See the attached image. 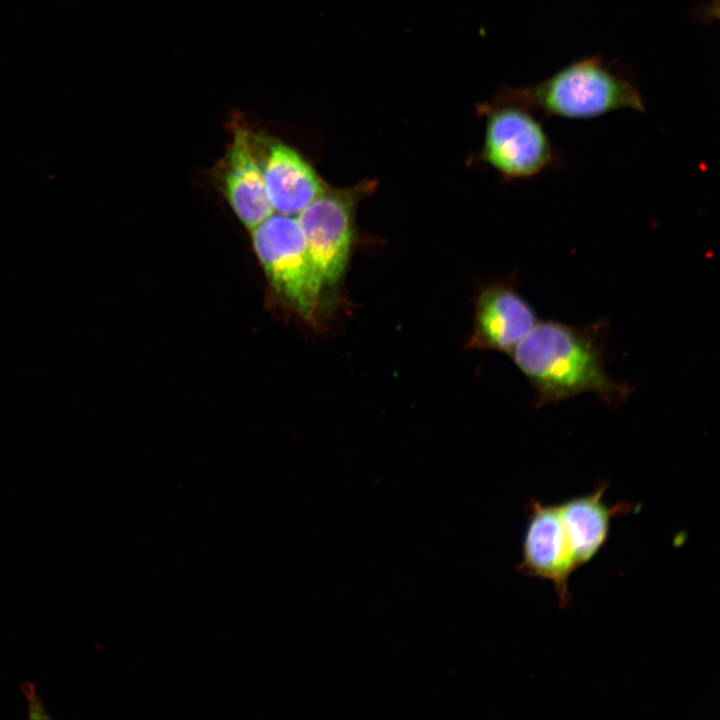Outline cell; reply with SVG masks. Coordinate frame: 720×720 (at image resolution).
<instances>
[{
    "label": "cell",
    "mask_w": 720,
    "mask_h": 720,
    "mask_svg": "<svg viewBox=\"0 0 720 720\" xmlns=\"http://www.w3.org/2000/svg\"><path fill=\"white\" fill-rule=\"evenodd\" d=\"M606 321L585 328L563 322H538L511 351L512 359L525 375L539 405L595 393L611 407L631 393L627 384L614 381L604 366Z\"/></svg>",
    "instance_id": "cell-1"
},
{
    "label": "cell",
    "mask_w": 720,
    "mask_h": 720,
    "mask_svg": "<svg viewBox=\"0 0 720 720\" xmlns=\"http://www.w3.org/2000/svg\"><path fill=\"white\" fill-rule=\"evenodd\" d=\"M250 233L279 306L303 324L321 330L329 304L296 216L273 213Z\"/></svg>",
    "instance_id": "cell-2"
},
{
    "label": "cell",
    "mask_w": 720,
    "mask_h": 720,
    "mask_svg": "<svg viewBox=\"0 0 720 720\" xmlns=\"http://www.w3.org/2000/svg\"><path fill=\"white\" fill-rule=\"evenodd\" d=\"M513 95L547 116L589 119L619 109L643 112L638 88L599 57L583 58Z\"/></svg>",
    "instance_id": "cell-3"
},
{
    "label": "cell",
    "mask_w": 720,
    "mask_h": 720,
    "mask_svg": "<svg viewBox=\"0 0 720 720\" xmlns=\"http://www.w3.org/2000/svg\"><path fill=\"white\" fill-rule=\"evenodd\" d=\"M482 158L510 179L531 178L561 163L535 111L512 94L487 110Z\"/></svg>",
    "instance_id": "cell-4"
},
{
    "label": "cell",
    "mask_w": 720,
    "mask_h": 720,
    "mask_svg": "<svg viewBox=\"0 0 720 720\" xmlns=\"http://www.w3.org/2000/svg\"><path fill=\"white\" fill-rule=\"evenodd\" d=\"M359 189L326 187L296 215L306 246L325 289L334 288L347 266L353 235V210Z\"/></svg>",
    "instance_id": "cell-5"
},
{
    "label": "cell",
    "mask_w": 720,
    "mask_h": 720,
    "mask_svg": "<svg viewBox=\"0 0 720 720\" xmlns=\"http://www.w3.org/2000/svg\"><path fill=\"white\" fill-rule=\"evenodd\" d=\"M249 136L274 213L296 216L324 192L326 186L295 149L250 125Z\"/></svg>",
    "instance_id": "cell-6"
},
{
    "label": "cell",
    "mask_w": 720,
    "mask_h": 720,
    "mask_svg": "<svg viewBox=\"0 0 720 720\" xmlns=\"http://www.w3.org/2000/svg\"><path fill=\"white\" fill-rule=\"evenodd\" d=\"M517 569L524 575L552 582L560 606L569 605V579L578 568L559 504L547 505L531 499Z\"/></svg>",
    "instance_id": "cell-7"
},
{
    "label": "cell",
    "mask_w": 720,
    "mask_h": 720,
    "mask_svg": "<svg viewBox=\"0 0 720 720\" xmlns=\"http://www.w3.org/2000/svg\"><path fill=\"white\" fill-rule=\"evenodd\" d=\"M229 128L231 141L219 169V184L236 217L251 231L274 211L251 145L248 122L234 113Z\"/></svg>",
    "instance_id": "cell-8"
},
{
    "label": "cell",
    "mask_w": 720,
    "mask_h": 720,
    "mask_svg": "<svg viewBox=\"0 0 720 720\" xmlns=\"http://www.w3.org/2000/svg\"><path fill=\"white\" fill-rule=\"evenodd\" d=\"M538 322L533 307L513 286L490 285L476 299L466 348L511 353Z\"/></svg>",
    "instance_id": "cell-9"
},
{
    "label": "cell",
    "mask_w": 720,
    "mask_h": 720,
    "mask_svg": "<svg viewBox=\"0 0 720 720\" xmlns=\"http://www.w3.org/2000/svg\"><path fill=\"white\" fill-rule=\"evenodd\" d=\"M607 483L593 492L559 504L577 568L590 562L606 544L613 518L633 509L629 503L608 506L603 501Z\"/></svg>",
    "instance_id": "cell-10"
},
{
    "label": "cell",
    "mask_w": 720,
    "mask_h": 720,
    "mask_svg": "<svg viewBox=\"0 0 720 720\" xmlns=\"http://www.w3.org/2000/svg\"><path fill=\"white\" fill-rule=\"evenodd\" d=\"M20 690L27 701V718L30 720H50L52 717L48 714L45 707V700L42 694L36 690L35 683L31 681L23 682Z\"/></svg>",
    "instance_id": "cell-11"
}]
</instances>
